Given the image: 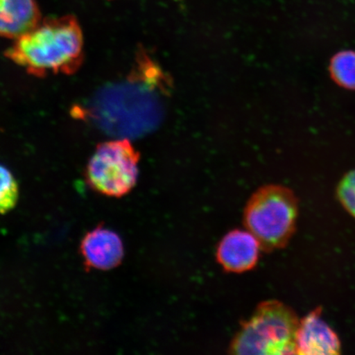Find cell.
<instances>
[{"instance_id": "obj_1", "label": "cell", "mask_w": 355, "mask_h": 355, "mask_svg": "<svg viewBox=\"0 0 355 355\" xmlns=\"http://www.w3.org/2000/svg\"><path fill=\"white\" fill-rule=\"evenodd\" d=\"M162 77L148 57L139 55L123 81L100 89L84 107L73 110L75 118L87 119L98 130L118 139L145 135L159 121L157 86Z\"/></svg>"}, {"instance_id": "obj_2", "label": "cell", "mask_w": 355, "mask_h": 355, "mask_svg": "<svg viewBox=\"0 0 355 355\" xmlns=\"http://www.w3.org/2000/svg\"><path fill=\"white\" fill-rule=\"evenodd\" d=\"M4 55L34 77L73 75L81 68L84 60L81 26L73 15L41 21L32 30L15 39Z\"/></svg>"}, {"instance_id": "obj_3", "label": "cell", "mask_w": 355, "mask_h": 355, "mask_svg": "<svg viewBox=\"0 0 355 355\" xmlns=\"http://www.w3.org/2000/svg\"><path fill=\"white\" fill-rule=\"evenodd\" d=\"M300 321L294 311L277 301L261 304L230 345L235 354L286 355L296 354Z\"/></svg>"}, {"instance_id": "obj_4", "label": "cell", "mask_w": 355, "mask_h": 355, "mask_svg": "<svg viewBox=\"0 0 355 355\" xmlns=\"http://www.w3.org/2000/svg\"><path fill=\"white\" fill-rule=\"evenodd\" d=\"M298 202L290 189L268 185L257 190L247 203L243 220L263 250L285 247L295 232Z\"/></svg>"}, {"instance_id": "obj_5", "label": "cell", "mask_w": 355, "mask_h": 355, "mask_svg": "<svg viewBox=\"0 0 355 355\" xmlns=\"http://www.w3.org/2000/svg\"><path fill=\"white\" fill-rule=\"evenodd\" d=\"M139 153L128 139H115L96 146L86 168L87 184L99 193L121 198L139 178Z\"/></svg>"}, {"instance_id": "obj_6", "label": "cell", "mask_w": 355, "mask_h": 355, "mask_svg": "<svg viewBox=\"0 0 355 355\" xmlns=\"http://www.w3.org/2000/svg\"><path fill=\"white\" fill-rule=\"evenodd\" d=\"M261 243L248 230H234L221 239L217 260L225 270L242 273L254 268L259 259Z\"/></svg>"}, {"instance_id": "obj_7", "label": "cell", "mask_w": 355, "mask_h": 355, "mask_svg": "<svg viewBox=\"0 0 355 355\" xmlns=\"http://www.w3.org/2000/svg\"><path fill=\"white\" fill-rule=\"evenodd\" d=\"M80 250L87 269H114L121 263L124 254L121 239L103 226H97L88 232Z\"/></svg>"}, {"instance_id": "obj_8", "label": "cell", "mask_w": 355, "mask_h": 355, "mask_svg": "<svg viewBox=\"0 0 355 355\" xmlns=\"http://www.w3.org/2000/svg\"><path fill=\"white\" fill-rule=\"evenodd\" d=\"M340 353L338 336L321 316V310L309 313L300 322L296 335V354L331 355Z\"/></svg>"}, {"instance_id": "obj_9", "label": "cell", "mask_w": 355, "mask_h": 355, "mask_svg": "<svg viewBox=\"0 0 355 355\" xmlns=\"http://www.w3.org/2000/svg\"><path fill=\"white\" fill-rule=\"evenodd\" d=\"M41 21L35 0H0V37L15 40Z\"/></svg>"}, {"instance_id": "obj_10", "label": "cell", "mask_w": 355, "mask_h": 355, "mask_svg": "<svg viewBox=\"0 0 355 355\" xmlns=\"http://www.w3.org/2000/svg\"><path fill=\"white\" fill-rule=\"evenodd\" d=\"M330 72L338 85L355 89V52L343 51L333 57Z\"/></svg>"}, {"instance_id": "obj_11", "label": "cell", "mask_w": 355, "mask_h": 355, "mask_svg": "<svg viewBox=\"0 0 355 355\" xmlns=\"http://www.w3.org/2000/svg\"><path fill=\"white\" fill-rule=\"evenodd\" d=\"M19 196V184L15 176L8 168L0 165V214L12 210Z\"/></svg>"}, {"instance_id": "obj_12", "label": "cell", "mask_w": 355, "mask_h": 355, "mask_svg": "<svg viewBox=\"0 0 355 355\" xmlns=\"http://www.w3.org/2000/svg\"><path fill=\"white\" fill-rule=\"evenodd\" d=\"M337 195L345 209L355 218V171L348 173L341 180Z\"/></svg>"}]
</instances>
